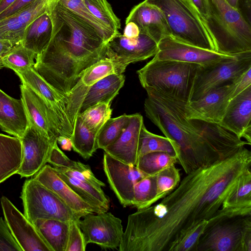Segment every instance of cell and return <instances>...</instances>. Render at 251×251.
I'll return each mask as SVG.
<instances>
[{
  "instance_id": "obj_33",
  "label": "cell",
  "mask_w": 251,
  "mask_h": 251,
  "mask_svg": "<svg viewBox=\"0 0 251 251\" xmlns=\"http://www.w3.org/2000/svg\"><path fill=\"white\" fill-rule=\"evenodd\" d=\"M156 195V175L146 176L134 185L132 205L137 210L148 208L155 202Z\"/></svg>"
},
{
  "instance_id": "obj_6",
  "label": "cell",
  "mask_w": 251,
  "mask_h": 251,
  "mask_svg": "<svg viewBox=\"0 0 251 251\" xmlns=\"http://www.w3.org/2000/svg\"><path fill=\"white\" fill-rule=\"evenodd\" d=\"M196 251H251V215L206 225Z\"/></svg>"
},
{
  "instance_id": "obj_49",
  "label": "cell",
  "mask_w": 251,
  "mask_h": 251,
  "mask_svg": "<svg viewBox=\"0 0 251 251\" xmlns=\"http://www.w3.org/2000/svg\"><path fill=\"white\" fill-rule=\"evenodd\" d=\"M57 142L63 150L71 151L72 148L71 139L68 137L60 136L58 137Z\"/></svg>"
},
{
  "instance_id": "obj_2",
  "label": "cell",
  "mask_w": 251,
  "mask_h": 251,
  "mask_svg": "<svg viewBox=\"0 0 251 251\" xmlns=\"http://www.w3.org/2000/svg\"><path fill=\"white\" fill-rule=\"evenodd\" d=\"M145 90L146 115L165 137L175 142L179 151L177 163L186 174L223 160L200 129L187 118V101L152 89Z\"/></svg>"
},
{
  "instance_id": "obj_3",
  "label": "cell",
  "mask_w": 251,
  "mask_h": 251,
  "mask_svg": "<svg viewBox=\"0 0 251 251\" xmlns=\"http://www.w3.org/2000/svg\"><path fill=\"white\" fill-rule=\"evenodd\" d=\"M207 16L203 24L216 51L235 55L251 51V26L240 9L226 0H205Z\"/></svg>"
},
{
  "instance_id": "obj_25",
  "label": "cell",
  "mask_w": 251,
  "mask_h": 251,
  "mask_svg": "<svg viewBox=\"0 0 251 251\" xmlns=\"http://www.w3.org/2000/svg\"><path fill=\"white\" fill-rule=\"evenodd\" d=\"M22 161L20 139L0 133V183L17 173Z\"/></svg>"
},
{
  "instance_id": "obj_22",
  "label": "cell",
  "mask_w": 251,
  "mask_h": 251,
  "mask_svg": "<svg viewBox=\"0 0 251 251\" xmlns=\"http://www.w3.org/2000/svg\"><path fill=\"white\" fill-rule=\"evenodd\" d=\"M28 125L22 99H14L0 89V127L1 129L20 138Z\"/></svg>"
},
{
  "instance_id": "obj_50",
  "label": "cell",
  "mask_w": 251,
  "mask_h": 251,
  "mask_svg": "<svg viewBox=\"0 0 251 251\" xmlns=\"http://www.w3.org/2000/svg\"><path fill=\"white\" fill-rule=\"evenodd\" d=\"M16 0H0V14L12 5Z\"/></svg>"
},
{
  "instance_id": "obj_37",
  "label": "cell",
  "mask_w": 251,
  "mask_h": 251,
  "mask_svg": "<svg viewBox=\"0 0 251 251\" xmlns=\"http://www.w3.org/2000/svg\"><path fill=\"white\" fill-rule=\"evenodd\" d=\"M180 170L171 165L156 174V195L155 202L172 192L180 181Z\"/></svg>"
},
{
  "instance_id": "obj_32",
  "label": "cell",
  "mask_w": 251,
  "mask_h": 251,
  "mask_svg": "<svg viewBox=\"0 0 251 251\" xmlns=\"http://www.w3.org/2000/svg\"><path fill=\"white\" fill-rule=\"evenodd\" d=\"M130 115L109 118L100 128L97 137L98 149H104L115 142L128 126Z\"/></svg>"
},
{
  "instance_id": "obj_23",
  "label": "cell",
  "mask_w": 251,
  "mask_h": 251,
  "mask_svg": "<svg viewBox=\"0 0 251 251\" xmlns=\"http://www.w3.org/2000/svg\"><path fill=\"white\" fill-rule=\"evenodd\" d=\"M125 76L122 74L108 75L90 86L84 97L79 113L99 103L110 104L124 86Z\"/></svg>"
},
{
  "instance_id": "obj_31",
  "label": "cell",
  "mask_w": 251,
  "mask_h": 251,
  "mask_svg": "<svg viewBox=\"0 0 251 251\" xmlns=\"http://www.w3.org/2000/svg\"><path fill=\"white\" fill-rule=\"evenodd\" d=\"M177 163V158L164 152H152L138 157L136 167L146 176L155 175Z\"/></svg>"
},
{
  "instance_id": "obj_36",
  "label": "cell",
  "mask_w": 251,
  "mask_h": 251,
  "mask_svg": "<svg viewBox=\"0 0 251 251\" xmlns=\"http://www.w3.org/2000/svg\"><path fill=\"white\" fill-rule=\"evenodd\" d=\"M112 111L110 104L99 103L88 108L78 116L87 128L98 134L104 124L111 118Z\"/></svg>"
},
{
  "instance_id": "obj_45",
  "label": "cell",
  "mask_w": 251,
  "mask_h": 251,
  "mask_svg": "<svg viewBox=\"0 0 251 251\" xmlns=\"http://www.w3.org/2000/svg\"><path fill=\"white\" fill-rule=\"evenodd\" d=\"M251 86V68L234 81L231 99Z\"/></svg>"
},
{
  "instance_id": "obj_21",
  "label": "cell",
  "mask_w": 251,
  "mask_h": 251,
  "mask_svg": "<svg viewBox=\"0 0 251 251\" xmlns=\"http://www.w3.org/2000/svg\"><path fill=\"white\" fill-rule=\"evenodd\" d=\"M143 124L140 114L130 115L127 127L115 142L103 149L104 152L122 162L136 166L140 132Z\"/></svg>"
},
{
  "instance_id": "obj_13",
  "label": "cell",
  "mask_w": 251,
  "mask_h": 251,
  "mask_svg": "<svg viewBox=\"0 0 251 251\" xmlns=\"http://www.w3.org/2000/svg\"><path fill=\"white\" fill-rule=\"evenodd\" d=\"M0 204L8 227L23 251H52L34 225L6 197Z\"/></svg>"
},
{
  "instance_id": "obj_19",
  "label": "cell",
  "mask_w": 251,
  "mask_h": 251,
  "mask_svg": "<svg viewBox=\"0 0 251 251\" xmlns=\"http://www.w3.org/2000/svg\"><path fill=\"white\" fill-rule=\"evenodd\" d=\"M33 178L57 195L74 211L83 217L99 211L77 195L58 175L53 167L46 164Z\"/></svg>"
},
{
  "instance_id": "obj_27",
  "label": "cell",
  "mask_w": 251,
  "mask_h": 251,
  "mask_svg": "<svg viewBox=\"0 0 251 251\" xmlns=\"http://www.w3.org/2000/svg\"><path fill=\"white\" fill-rule=\"evenodd\" d=\"M33 224L52 251H66L70 222L56 219H39Z\"/></svg>"
},
{
  "instance_id": "obj_46",
  "label": "cell",
  "mask_w": 251,
  "mask_h": 251,
  "mask_svg": "<svg viewBox=\"0 0 251 251\" xmlns=\"http://www.w3.org/2000/svg\"><path fill=\"white\" fill-rule=\"evenodd\" d=\"M35 0H16L12 5L0 14V20L16 13Z\"/></svg>"
},
{
  "instance_id": "obj_14",
  "label": "cell",
  "mask_w": 251,
  "mask_h": 251,
  "mask_svg": "<svg viewBox=\"0 0 251 251\" xmlns=\"http://www.w3.org/2000/svg\"><path fill=\"white\" fill-rule=\"evenodd\" d=\"M103 168L109 185L120 203L133 205L135 184L146 176L136 166L122 162L104 152Z\"/></svg>"
},
{
  "instance_id": "obj_26",
  "label": "cell",
  "mask_w": 251,
  "mask_h": 251,
  "mask_svg": "<svg viewBox=\"0 0 251 251\" xmlns=\"http://www.w3.org/2000/svg\"><path fill=\"white\" fill-rule=\"evenodd\" d=\"M53 168L64 181L81 198L95 208L99 213L108 211L110 201L102 188L78 180L54 167Z\"/></svg>"
},
{
  "instance_id": "obj_35",
  "label": "cell",
  "mask_w": 251,
  "mask_h": 251,
  "mask_svg": "<svg viewBox=\"0 0 251 251\" xmlns=\"http://www.w3.org/2000/svg\"><path fill=\"white\" fill-rule=\"evenodd\" d=\"M91 14L100 22L115 32L121 28L120 19L114 14L107 0H83Z\"/></svg>"
},
{
  "instance_id": "obj_7",
  "label": "cell",
  "mask_w": 251,
  "mask_h": 251,
  "mask_svg": "<svg viewBox=\"0 0 251 251\" xmlns=\"http://www.w3.org/2000/svg\"><path fill=\"white\" fill-rule=\"evenodd\" d=\"M21 198L24 215L33 224L39 219H56L71 222L78 221L83 217L33 177L24 182Z\"/></svg>"
},
{
  "instance_id": "obj_9",
  "label": "cell",
  "mask_w": 251,
  "mask_h": 251,
  "mask_svg": "<svg viewBox=\"0 0 251 251\" xmlns=\"http://www.w3.org/2000/svg\"><path fill=\"white\" fill-rule=\"evenodd\" d=\"M157 50V43L145 34L128 38L118 32L106 43L104 57L112 62L116 73L122 74L129 64L154 56Z\"/></svg>"
},
{
  "instance_id": "obj_34",
  "label": "cell",
  "mask_w": 251,
  "mask_h": 251,
  "mask_svg": "<svg viewBox=\"0 0 251 251\" xmlns=\"http://www.w3.org/2000/svg\"><path fill=\"white\" fill-rule=\"evenodd\" d=\"M57 0L98 30L103 36L106 44L117 33L97 19L87 8L83 0Z\"/></svg>"
},
{
  "instance_id": "obj_38",
  "label": "cell",
  "mask_w": 251,
  "mask_h": 251,
  "mask_svg": "<svg viewBox=\"0 0 251 251\" xmlns=\"http://www.w3.org/2000/svg\"><path fill=\"white\" fill-rule=\"evenodd\" d=\"M251 205V170L244 174L238 185L225 199L221 207Z\"/></svg>"
},
{
  "instance_id": "obj_30",
  "label": "cell",
  "mask_w": 251,
  "mask_h": 251,
  "mask_svg": "<svg viewBox=\"0 0 251 251\" xmlns=\"http://www.w3.org/2000/svg\"><path fill=\"white\" fill-rule=\"evenodd\" d=\"M37 55L21 43L17 44L0 57V67L11 69L15 73L23 71L34 67Z\"/></svg>"
},
{
  "instance_id": "obj_12",
  "label": "cell",
  "mask_w": 251,
  "mask_h": 251,
  "mask_svg": "<svg viewBox=\"0 0 251 251\" xmlns=\"http://www.w3.org/2000/svg\"><path fill=\"white\" fill-rule=\"evenodd\" d=\"M16 74L22 83L38 94L54 113L60 126L61 136L71 139L74 127L68 113L67 99L51 87L34 67Z\"/></svg>"
},
{
  "instance_id": "obj_39",
  "label": "cell",
  "mask_w": 251,
  "mask_h": 251,
  "mask_svg": "<svg viewBox=\"0 0 251 251\" xmlns=\"http://www.w3.org/2000/svg\"><path fill=\"white\" fill-rule=\"evenodd\" d=\"M114 73L116 71L113 63L109 59L104 57L86 69L78 80L84 86L89 88L97 81Z\"/></svg>"
},
{
  "instance_id": "obj_1",
  "label": "cell",
  "mask_w": 251,
  "mask_h": 251,
  "mask_svg": "<svg viewBox=\"0 0 251 251\" xmlns=\"http://www.w3.org/2000/svg\"><path fill=\"white\" fill-rule=\"evenodd\" d=\"M251 170V152L243 147L223 160L186 174L156 205L130 214L120 251H171L191 228L209 220Z\"/></svg>"
},
{
  "instance_id": "obj_5",
  "label": "cell",
  "mask_w": 251,
  "mask_h": 251,
  "mask_svg": "<svg viewBox=\"0 0 251 251\" xmlns=\"http://www.w3.org/2000/svg\"><path fill=\"white\" fill-rule=\"evenodd\" d=\"M161 10L171 36L182 42L216 51L200 16L188 0H145Z\"/></svg>"
},
{
  "instance_id": "obj_43",
  "label": "cell",
  "mask_w": 251,
  "mask_h": 251,
  "mask_svg": "<svg viewBox=\"0 0 251 251\" xmlns=\"http://www.w3.org/2000/svg\"><path fill=\"white\" fill-rule=\"evenodd\" d=\"M48 162L53 167L60 168L69 170L77 168L80 162L70 159L59 148L57 143L52 147L49 155Z\"/></svg>"
},
{
  "instance_id": "obj_41",
  "label": "cell",
  "mask_w": 251,
  "mask_h": 251,
  "mask_svg": "<svg viewBox=\"0 0 251 251\" xmlns=\"http://www.w3.org/2000/svg\"><path fill=\"white\" fill-rule=\"evenodd\" d=\"M63 173L73 176L78 180L89 183L99 188L105 186V184L98 179L88 165L80 163L79 166L75 169L69 170L54 167Z\"/></svg>"
},
{
  "instance_id": "obj_52",
  "label": "cell",
  "mask_w": 251,
  "mask_h": 251,
  "mask_svg": "<svg viewBox=\"0 0 251 251\" xmlns=\"http://www.w3.org/2000/svg\"><path fill=\"white\" fill-rule=\"evenodd\" d=\"M244 2L246 5L247 9L248 10V12L250 14L251 6V0H244Z\"/></svg>"
},
{
  "instance_id": "obj_28",
  "label": "cell",
  "mask_w": 251,
  "mask_h": 251,
  "mask_svg": "<svg viewBox=\"0 0 251 251\" xmlns=\"http://www.w3.org/2000/svg\"><path fill=\"white\" fill-rule=\"evenodd\" d=\"M152 152H167L177 159L179 156V151L175 142L165 136L151 132L143 124L140 132L138 157Z\"/></svg>"
},
{
  "instance_id": "obj_51",
  "label": "cell",
  "mask_w": 251,
  "mask_h": 251,
  "mask_svg": "<svg viewBox=\"0 0 251 251\" xmlns=\"http://www.w3.org/2000/svg\"><path fill=\"white\" fill-rule=\"evenodd\" d=\"M229 4L236 9H239V0H226Z\"/></svg>"
},
{
  "instance_id": "obj_20",
  "label": "cell",
  "mask_w": 251,
  "mask_h": 251,
  "mask_svg": "<svg viewBox=\"0 0 251 251\" xmlns=\"http://www.w3.org/2000/svg\"><path fill=\"white\" fill-rule=\"evenodd\" d=\"M129 22L135 23L141 33L148 35L157 44L164 37L171 35L169 27L161 10L145 0L131 10L126 23Z\"/></svg>"
},
{
  "instance_id": "obj_44",
  "label": "cell",
  "mask_w": 251,
  "mask_h": 251,
  "mask_svg": "<svg viewBox=\"0 0 251 251\" xmlns=\"http://www.w3.org/2000/svg\"><path fill=\"white\" fill-rule=\"evenodd\" d=\"M0 251H23L5 220L0 217Z\"/></svg>"
},
{
  "instance_id": "obj_16",
  "label": "cell",
  "mask_w": 251,
  "mask_h": 251,
  "mask_svg": "<svg viewBox=\"0 0 251 251\" xmlns=\"http://www.w3.org/2000/svg\"><path fill=\"white\" fill-rule=\"evenodd\" d=\"M233 88L234 82L214 89L196 100L187 102V118L218 124L231 99Z\"/></svg>"
},
{
  "instance_id": "obj_11",
  "label": "cell",
  "mask_w": 251,
  "mask_h": 251,
  "mask_svg": "<svg viewBox=\"0 0 251 251\" xmlns=\"http://www.w3.org/2000/svg\"><path fill=\"white\" fill-rule=\"evenodd\" d=\"M23 161L17 173L21 177L34 176L48 162L54 142L31 123L20 138Z\"/></svg>"
},
{
  "instance_id": "obj_17",
  "label": "cell",
  "mask_w": 251,
  "mask_h": 251,
  "mask_svg": "<svg viewBox=\"0 0 251 251\" xmlns=\"http://www.w3.org/2000/svg\"><path fill=\"white\" fill-rule=\"evenodd\" d=\"M23 101L28 122L33 124L54 142L61 136L58 121L45 101L33 90L22 83Z\"/></svg>"
},
{
  "instance_id": "obj_10",
  "label": "cell",
  "mask_w": 251,
  "mask_h": 251,
  "mask_svg": "<svg viewBox=\"0 0 251 251\" xmlns=\"http://www.w3.org/2000/svg\"><path fill=\"white\" fill-rule=\"evenodd\" d=\"M87 244L103 249L119 247L124 233L122 220L110 212L89 213L78 222Z\"/></svg>"
},
{
  "instance_id": "obj_48",
  "label": "cell",
  "mask_w": 251,
  "mask_h": 251,
  "mask_svg": "<svg viewBox=\"0 0 251 251\" xmlns=\"http://www.w3.org/2000/svg\"><path fill=\"white\" fill-rule=\"evenodd\" d=\"M195 8L200 16L202 22L207 16V9L205 0H188Z\"/></svg>"
},
{
  "instance_id": "obj_18",
  "label": "cell",
  "mask_w": 251,
  "mask_h": 251,
  "mask_svg": "<svg viewBox=\"0 0 251 251\" xmlns=\"http://www.w3.org/2000/svg\"><path fill=\"white\" fill-rule=\"evenodd\" d=\"M251 86L231 99L218 123L251 145Z\"/></svg>"
},
{
  "instance_id": "obj_29",
  "label": "cell",
  "mask_w": 251,
  "mask_h": 251,
  "mask_svg": "<svg viewBox=\"0 0 251 251\" xmlns=\"http://www.w3.org/2000/svg\"><path fill=\"white\" fill-rule=\"evenodd\" d=\"M97 135L87 128L77 116L71 139L72 148L83 158H90L98 149Z\"/></svg>"
},
{
  "instance_id": "obj_24",
  "label": "cell",
  "mask_w": 251,
  "mask_h": 251,
  "mask_svg": "<svg viewBox=\"0 0 251 251\" xmlns=\"http://www.w3.org/2000/svg\"><path fill=\"white\" fill-rule=\"evenodd\" d=\"M52 25L48 10L26 27L22 45L37 55L48 47L52 36Z\"/></svg>"
},
{
  "instance_id": "obj_4",
  "label": "cell",
  "mask_w": 251,
  "mask_h": 251,
  "mask_svg": "<svg viewBox=\"0 0 251 251\" xmlns=\"http://www.w3.org/2000/svg\"><path fill=\"white\" fill-rule=\"evenodd\" d=\"M200 65L169 60L152 59L137 71L142 87L187 101Z\"/></svg>"
},
{
  "instance_id": "obj_40",
  "label": "cell",
  "mask_w": 251,
  "mask_h": 251,
  "mask_svg": "<svg viewBox=\"0 0 251 251\" xmlns=\"http://www.w3.org/2000/svg\"><path fill=\"white\" fill-rule=\"evenodd\" d=\"M208 220H203L189 229L174 245L171 251H196L199 239L203 233Z\"/></svg>"
},
{
  "instance_id": "obj_42",
  "label": "cell",
  "mask_w": 251,
  "mask_h": 251,
  "mask_svg": "<svg viewBox=\"0 0 251 251\" xmlns=\"http://www.w3.org/2000/svg\"><path fill=\"white\" fill-rule=\"evenodd\" d=\"M70 222V229L66 251H85L87 244L78 222Z\"/></svg>"
},
{
  "instance_id": "obj_8",
  "label": "cell",
  "mask_w": 251,
  "mask_h": 251,
  "mask_svg": "<svg viewBox=\"0 0 251 251\" xmlns=\"http://www.w3.org/2000/svg\"><path fill=\"white\" fill-rule=\"evenodd\" d=\"M251 68V51L231 55L208 65L200 66L194 77L187 102L234 82Z\"/></svg>"
},
{
  "instance_id": "obj_15",
  "label": "cell",
  "mask_w": 251,
  "mask_h": 251,
  "mask_svg": "<svg viewBox=\"0 0 251 251\" xmlns=\"http://www.w3.org/2000/svg\"><path fill=\"white\" fill-rule=\"evenodd\" d=\"M154 60H169L204 66L217 62L232 55L222 54L196 47L176 39L171 35L163 38L157 44Z\"/></svg>"
},
{
  "instance_id": "obj_47",
  "label": "cell",
  "mask_w": 251,
  "mask_h": 251,
  "mask_svg": "<svg viewBox=\"0 0 251 251\" xmlns=\"http://www.w3.org/2000/svg\"><path fill=\"white\" fill-rule=\"evenodd\" d=\"M140 32L137 25L133 22L126 23L123 35L128 38L137 37Z\"/></svg>"
}]
</instances>
